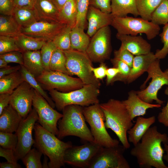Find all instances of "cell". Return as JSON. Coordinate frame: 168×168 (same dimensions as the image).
Segmentation results:
<instances>
[{
    "mask_svg": "<svg viewBox=\"0 0 168 168\" xmlns=\"http://www.w3.org/2000/svg\"><path fill=\"white\" fill-rule=\"evenodd\" d=\"M168 142L166 133L158 131L157 127H150L139 142L130 150L131 155L135 157L141 168H168L163 161L165 151L161 146Z\"/></svg>",
    "mask_w": 168,
    "mask_h": 168,
    "instance_id": "cell-1",
    "label": "cell"
},
{
    "mask_svg": "<svg viewBox=\"0 0 168 168\" xmlns=\"http://www.w3.org/2000/svg\"><path fill=\"white\" fill-rule=\"evenodd\" d=\"M35 143L34 146L49 159V168H60L65 163L64 157L65 152L72 146L70 141H62L55 135L48 131L36 123L34 128Z\"/></svg>",
    "mask_w": 168,
    "mask_h": 168,
    "instance_id": "cell-2",
    "label": "cell"
},
{
    "mask_svg": "<svg viewBox=\"0 0 168 168\" xmlns=\"http://www.w3.org/2000/svg\"><path fill=\"white\" fill-rule=\"evenodd\" d=\"M100 105L105 115L106 129L112 130L126 149L129 148L127 132L133 124L122 101L111 99Z\"/></svg>",
    "mask_w": 168,
    "mask_h": 168,
    "instance_id": "cell-3",
    "label": "cell"
},
{
    "mask_svg": "<svg viewBox=\"0 0 168 168\" xmlns=\"http://www.w3.org/2000/svg\"><path fill=\"white\" fill-rule=\"evenodd\" d=\"M83 108L79 105H70L63 109V117L58 123V132L57 136L58 138L61 139L68 136H73L79 138L84 143L94 142L86 123Z\"/></svg>",
    "mask_w": 168,
    "mask_h": 168,
    "instance_id": "cell-4",
    "label": "cell"
},
{
    "mask_svg": "<svg viewBox=\"0 0 168 168\" xmlns=\"http://www.w3.org/2000/svg\"><path fill=\"white\" fill-rule=\"evenodd\" d=\"M49 91L55 107L59 111L70 105L84 107L99 103V88L92 84H85L81 88L68 92H62L55 89Z\"/></svg>",
    "mask_w": 168,
    "mask_h": 168,
    "instance_id": "cell-5",
    "label": "cell"
},
{
    "mask_svg": "<svg viewBox=\"0 0 168 168\" xmlns=\"http://www.w3.org/2000/svg\"><path fill=\"white\" fill-rule=\"evenodd\" d=\"M83 113L86 121L90 127L95 143L106 147L119 144V141L112 138L107 131L105 124V115L99 103L83 107Z\"/></svg>",
    "mask_w": 168,
    "mask_h": 168,
    "instance_id": "cell-6",
    "label": "cell"
},
{
    "mask_svg": "<svg viewBox=\"0 0 168 168\" xmlns=\"http://www.w3.org/2000/svg\"><path fill=\"white\" fill-rule=\"evenodd\" d=\"M63 51L69 75L77 76L84 84H92L99 88L101 83L91 70L92 62L86 53L72 49Z\"/></svg>",
    "mask_w": 168,
    "mask_h": 168,
    "instance_id": "cell-7",
    "label": "cell"
},
{
    "mask_svg": "<svg viewBox=\"0 0 168 168\" xmlns=\"http://www.w3.org/2000/svg\"><path fill=\"white\" fill-rule=\"evenodd\" d=\"M119 34L137 35L140 33L144 34L147 39H154L159 34L160 28L159 25L150 21L142 18L125 16L113 17L111 24Z\"/></svg>",
    "mask_w": 168,
    "mask_h": 168,
    "instance_id": "cell-8",
    "label": "cell"
},
{
    "mask_svg": "<svg viewBox=\"0 0 168 168\" xmlns=\"http://www.w3.org/2000/svg\"><path fill=\"white\" fill-rule=\"evenodd\" d=\"M147 72L148 77L141 86V88H145L146 83L151 78L152 81L146 88L136 91V93L141 100L146 102L152 103L155 100L157 104L162 105L165 102L159 99L157 95L163 86L168 85V69L162 71L160 67V59L156 58L150 64Z\"/></svg>",
    "mask_w": 168,
    "mask_h": 168,
    "instance_id": "cell-9",
    "label": "cell"
},
{
    "mask_svg": "<svg viewBox=\"0 0 168 168\" xmlns=\"http://www.w3.org/2000/svg\"><path fill=\"white\" fill-rule=\"evenodd\" d=\"M35 78L43 88L48 91L55 89L62 92H68L81 88L85 85L79 78L50 70H44Z\"/></svg>",
    "mask_w": 168,
    "mask_h": 168,
    "instance_id": "cell-10",
    "label": "cell"
},
{
    "mask_svg": "<svg viewBox=\"0 0 168 168\" xmlns=\"http://www.w3.org/2000/svg\"><path fill=\"white\" fill-rule=\"evenodd\" d=\"M122 145L102 147L91 159L88 168H130L124 156L126 150Z\"/></svg>",
    "mask_w": 168,
    "mask_h": 168,
    "instance_id": "cell-11",
    "label": "cell"
},
{
    "mask_svg": "<svg viewBox=\"0 0 168 168\" xmlns=\"http://www.w3.org/2000/svg\"><path fill=\"white\" fill-rule=\"evenodd\" d=\"M38 117L37 112L33 108L26 117L23 119L16 132L18 141L14 151L16 159L18 161L31 149L35 143L32 137V132Z\"/></svg>",
    "mask_w": 168,
    "mask_h": 168,
    "instance_id": "cell-12",
    "label": "cell"
},
{
    "mask_svg": "<svg viewBox=\"0 0 168 168\" xmlns=\"http://www.w3.org/2000/svg\"><path fill=\"white\" fill-rule=\"evenodd\" d=\"M91 37L86 53L92 62L101 63L109 59L112 51L109 26L101 28Z\"/></svg>",
    "mask_w": 168,
    "mask_h": 168,
    "instance_id": "cell-13",
    "label": "cell"
},
{
    "mask_svg": "<svg viewBox=\"0 0 168 168\" xmlns=\"http://www.w3.org/2000/svg\"><path fill=\"white\" fill-rule=\"evenodd\" d=\"M33 106L38 117V122L44 128L57 135L58 129L57 124L63 114L54 110L46 100L35 90Z\"/></svg>",
    "mask_w": 168,
    "mask_h": 168,
    "instance_id": "cell-14",
    "label": "cell"
},
{
    "mask_svg": "<svg viewBox=\"0 0 168 168\" xmlns=\"http://www.w3.org/2000/svg\"><path fill=\"white\" fill-rule=\"evenodd\" d=\"M102 147L94 142H86L80 146H72L65 152V163L76 167L88 168L95 155Z\"/></svg>",
    "mask_w": 168,
    "mask_h": 168,
    "instance_id": "cell-15",
    "label": "cell"
},
{
    "mask_svg": "<svg viewBox=\"0 0 168 168\" xmlns=\"http://www.w3.org/2000/svg\"><path fill=\"white\" fill-rule=\"evenodd\" d=\"M67 26L61 22L39 21L21 28L22 33L44 41H52Z\"/></svg>",
    "mask_w": 168,
    "mask_h": 168,
    "instance_id": "cell-16",
    "label": "cell"
},
{
    "mask_svg": "<svg viewBox=\"0 0 168 168\" xmlns=\"http://www.w3.org/2000/svg\"><path fill=\"white\" fill-rule=\"evenodd\" d=\"M34 93L35 90L24 81L11 94L10 104L23 119L26 117L32 109Z\"/></svg>",
    "mask_w": 168,
    "mask_h": 168,
    "instance_id": "cell-17",
    "label": "cell"
},
{
    "mask_svg": "<svg viewBox=\"0 0 168 168\" xmlns=\"http://www.w3.org/2000/svg\"><path fill=\"white\" fill-rule=\"evenodd\" d=\"M113 17L110 13L101 11L89 6L86 15L88 22L87 34L90 37L101 28L111 25Z\"/></svg>",
    "mask_w": 168,
    "mask_h": 168,
    "instance_id": "cell-18",
    "label": "cell"
},
{
    "mask_svg": "<svg viewBox=\"0 0 168 168\" xmlns=\"http://www.w3.org/2000/svg\"><path fill=\"white\" fill-rule=\"evenodd\" d=\"M116 37L121 42L120 46L127 49L133 55L144 54L151 52L150 44L140 36L117 33Z\"/></svg>",
    "mask_w": 168,
    "mask_h": 168,
    "instance_id": "cell-19",
    "label": "cell"
},
{
    "mask_svg": "<svg viewBox=\"0 0 168 168\" xmlns=\"http://www.w3.org/2000/svg\"><path fill=\"white\" fill-rule=\"evenodd\" d=\"M128 95V99L122 101L132 120L136 117L144 115L148 109L158 108L161 106L159 104H153L144 101L139 97L135 91H129Z\"/></svg>",
    "mask_w": 168,
    "mask_h": 168,
    "instance_id": "cell-20",
    "label": "cell"
},
{
    "mask_svg": "<svg viewBox=\"0 0 168 168\" xmlns=\"http://www.w3.org/2000/svg\"><path fill=\"white\" fill-rule=\"evenodd\" d=\"M156 58L151 52L134 57L132 66L126 82L130 83L147 72L151 63Z\"/></svg>",
    "mask_w": 168,
    "mask_h": 168,
    "instance_id": "cell-21",
    "label": "cell"
},
{
    "mask_svg": "<svg viewBox=\"0 0 168 168\" xmlns=\"http://www.w3.org/2000/svg\"><path fill=\"white\" fill-rule=\"evenodd\" d=\"M23 119L9 104L0 114V131L11 133L16 132Z\"/></svg>",
    "mask_w": 168,
    "mask_h": 168,
    "instance_id": "cell-22",
    "label": "cell"
},
{
    "mask_svg": "<svg viewBox=\"0 0 168 168\" xmlns=\"http://www.w3.org/2000/svg\"><path fill=\"white\" fill-rule=\"evenodd\" d=\"M34 8L39 21L61 22L59 10L51 0H36Z\"/></svg>",
    "mask_w": 168,
    "mask_h": 168,
    "instance_id": "cell-23",
    "label": "cell"
},
{
    "mask_svg": "<svg viewBox=\"0 0 168 168\" xmlns=\"http://www.w3.org/2000/svg\"><path fill=\"white\" fill-rule=\"evenodd\" d=\"M155 121V116L148 118L138 116L134 126L127 132L128 142L132 143L134 146L136 145L140 142L143 135Z\"/></svg>",
    "mask_w": 168,
    "mask_h": 168,
    "instance_id": "cell-24",
    "label": "cell"
},
{
    "mask_svg": "<svg viewBox=\"0 0 168 168\" xmlns=\"http://www.w3.org/2000/svg\"><path fill=\"white\" fill-rule=\"evenodd\" d=\"M23 66L35 78L40 75L45 70L40 50L22 52Z\"/></svg>",
    "mask_w": 168,
    "mask_h": 168,
    "instance_id": "cell-25",
    "label": "cell"
},
{
    "mask_svg": "<svg viewBox=\"0 0 168 168\" xmlns=\"http://www.w3.org/2000/svg\"><path fill=\"white\" fill-rule=\"evenodd\" d=\"M110 14L113 17L139 16L135 0H111Z\"/></svg>",
    "mask_w": 168,
    "mask_h": 168,
    "instance_id": "cell-26",
    "label": "cell"
},
{
    "mask_svg": "<svg viewBox=\"0 0 168 168\" xmlns=\"http://www.w3.org/2000/svg\"><path fill=\"white\" fill-rule=\"evenodd\" d=\"M84 30L76 26L72 28L70 32L71 49L86 53L90 39Z\"/></svg>",
    "mask_w": 168,
    "mask_h": 168,
    "instance_id": "cell-27",
    "label": "cell"
},
{
    "mask_svg": "<svg viewBox=\"0 0 168 168\" xmlns=\"http://www.w3.org/2000/svg\"><path fill=\"white\" fill-rule=\"evenodd\" d=\"M12 16L21 27L39 21L34 7H15Z\"/></svg>",
    "mask_w": 168,
    "mask_h": 168,
    "instance_id": "cell-28",
    "label": "cell"
},
{
    "mask_svg": "<svg viewBox=\"0 0 168 168\" xmlns=\"http://www.w3.org/2000/svg\"><path fill=\"white\" fill-rule=\"evenodd\" d=\"M21 27L12 16L0 15V35L16 37L21 34Z\"/></svg>",
    "mask_w": 168,
    "mask_h": 168,
    "instance_id": "cell-29",
    "label": "cell"
},
{
    "mask_svg": "<svg viewBox=\"0 0 168 168\" xmlns=\"http://www.w3.org/2000/svg\"><path fill=\"white\" fill-rule=\"evenodd\" d=\"M77 16L76 0H68L59 11L60 22L72 28L76 24Z\"/></svg>",
    "mask_w": 168,
    "mask_h": 168,
    "instance_id": "cell-30",
    "label": "cell"
},
{
    "mask_svg": "<svg viewBox=\"0 0 168 168\" xmlns=\"http://www.w3.org/2000/svg\"><path fill=\"white\" fill-rule=\"evenodd\" d=\"M24 81L20 70L0 78V94H12Z\"/></svg>",
    "mask_w": 168,
    "mask_h": 168,
    "instance_id": "cell-31",
    "label": "cell"
},
{
    "mask_svg": "<svg viewBox=\"0 0 168 168\" xmlns=\"http://www.w3.org/2000/svg\"><path fill=\"white\" fill-rule=\"evenodd\" d=\"M15 38L20 51L22 52L40 50L45 42L22 33Z\"/></svg>",
    "mask_w": 168,
    "mask_h": 168,
    "instance_id": "cell-32",
    "label": "cell"
},
{
    "mask_svg": "<svg viewBox=\"0 0 168 168\" xmlns=\"http://www.w3.org/2000/svg\"><path fill=\"white\" fill-rule=\"evenodd\" d=\"M19 70L23 76L24 81L28 82L35 90L42 96L54 108L55 107L54 101L49 96L35 77L23 65H21Z\"/></svg>",
    "mask_w": 168,
    "mask_h": 168,
    "instance_id": "cell-33",
    "label": "cell"
},
{
    "mask_svg": "<svg viewBox=\"0 0 168 168\" xmlns=\"http://www.w3.org/2000/svg\"><path fill=\"white\" fill-rule=\"evenodd\" d=\"M139 15L150 21L152 13L163 0H135Z\"/></svg>",
    "mask_w": 168,
    "mask_h": 168,
    "instance_id": "cell-34",
    "label": "cell"
},
{
    "mask_svg": "<svg viewBox=\"0 0 168 168\" xmlns=\"http://www.w3.org/2000/svg\"><path fill=\"white\" fill-rule=\"evenodd\" d=\"M66 59L63 50L57 48L54 51L49 64L50 70L59 72L69 75L66 66Z\"/></svg>",
    "mask_w": 168,
    "mask_h": 168,
    "instance_id": "cell-35",
    "label": "cell"
},
{
    "mask_svg": "<svg viewBox=\"0 0 168 168\" xmlns=\"http://www.w3.org/2000/svg\"><path fill=\"white\" fill-rule=\"evenodd\" d=\"M150 21L158 25H165L168 23V0H163L154 10Z\"/></svg>",
    "mask_w": 168,
    "mask_h": 168,
    "instance_id": "cell-36",
    "label": "cell"
},
{
    "mask_svg": "<svg viewBox=\"0 0 168 168\" xmlns=\"http://www.w3.org/2000/svg\"><path fill=\"white\" fill-rule=\"evenodd\" d=\"M43 153L37 148L31 149L21 159L26 168H42Z\"/></svg>",
    "mask_w": 168,
    "mask_h": 168,
    "instance_id": "cell-37",
    "label": "cell"
},
{
    "mask_svg": "<svg viewBox=\"0 0 168 168\" xmlns=\"http://www.w3.org/2000/svg\"><path fill=\"white\" fill-rule=\"evenodd\" d=\"M72 28L67 26L52 40L57 48L63 51L71 49L70 32Z\"/></svg>",
    "mask_w": 168,
    "mask_h": 168,
    "instance_id": "cell-38",
    "label": "cell"
},
{
    "mask_svg": "<svg viewBox=\"0 0 168 168\" xmlns=\"http://www.w3.org/2000/svg\"><path fill=\"white\" fill-rule=\"evenodd\" d=\"M76 2L77 16L75 26L85 29L87 23L86 15L90 6V0H76Z\"/></svg>",
    "mask_w": 168,
    "mask_h": 168,
    "instance_id": "cell-39",
    "label": "cell"
},
{
    "mask_svg": "<svg viewBox=\"0 0 168 168\" xmlns=\"http://www.w3.org/2000/svg\"><path fill=\"white\" fill-rule=\"evenodd\" d=\"M110 61L113 67L117 68L119 71V73L113 79L112 83L117 81L126 82L131 68L127 64L119 59L114 58L111 59Z\"/></svg>",
    "mask_w": 168,
    "mask_h": 168,
    "instance_id": "cell-40",
    "label": "cell"
},
{
    "mask_svg": "<svg viewBox=\"0 0 168 168\" xmlns=\"http://www.w3.org/2000/svg\"><path fill=\"white\" fill-rule=\"evenodd\" d=\"M57 48L53 41L45 42L40 51L42 62L45 70H49V64L53 54Z\"/></svg>",
    "mask_w": 168,
    "mask_h": 168,
    "instance_id": "cell-41",
    "label": "cell"
},
{
    "mask_svg": "<svg viewBox=\"0 0 168 168\" xmlns=\"http://www.w3.org/2000/svg\"><path fill=\"white\" fill-rule=\"evenodd\" d=\"M18 141L16 134L0 132V145L3 148L15 150Z\"/></svg>",
    "mask_w": 168,
    "mask_h": 168,
    "instance_id": "cell-42",
    "label": "cell"
},
{
    "mask_svg": "<svg viewBox=\"0 0 168 168\" xmlns=\"http://www.w3.org/2000/svg\"><path fill=\"white\" fill-rule=\"evenodd\" d=\"M19 51L15 37L0 35V54Z\"/></svg>",
    "mask_w": 168,
    "mask_h": 168,
    "instance_id": "cell-43",
    "label": "cell"
},
{
    "mask_svg": "<svg viewBox=\"0 0 168 168\" xmlns=\"http://www.w3.org/2000/svg\"><path fill=\"white\" fill-rule=\"evenodd\" d=\"M160 36L163 46L161 49H157L155 54L156 58L160 60L165 58L168 54V23L164 25Z\"/></svg>",
    "mask_w": 168,
    "mask_h": 168,
    "instance_id": "cell-44",
    "label": "cell"
},
{
    "mask_svg": "<svg viewBox=\"0 0 168 168\" xmlns=\"http://www.w3.org/2000/svg\"><path fill=\"white\" fill-rule=\"evenodd\" d=\"M0 58L4 60L8 63H13L21 65L24 64L23 54L19 51H12L0 54Z\"/></svg>",
    "mask_w": 168,
    "mask_h": 168,
    "instance_id": "cell-45",
    "label": "cell"
},
{
    "mask_svg": "<svg viewBox=\"0 0 168 168\" xmlns=\"http://www.w3.org/2000/svg\"><path fill=\"white\" fill-rule=\"evenodd\" d=\"M134 57L128 50L121 46L119 49L115 50L114 52V58L124 62L131 68Z\"/></svg>",
    "mask_w": 168,
    "mask_h": 168,
    "instance_id": "cell-46",
    "label": "cell"
},
{
    "mask_svg": "<svg viewBox=\"0 0 168 168\" xmlns=\"http://www.w3.org/2000/svg\"><path fill=\"white\" fill-rule=\"evenodd\" d=\"M111 0H90V6L107 13H111Z\"/></svg>",
    "mask_w": 168,
    "mask_h": 168,
    "instance_id": "cell-47",
    "label": "cell"
},
{
    "mask_svg": "<svg viewBox=\"0 0 168 168\" xmlns=\"http://www.w3.org/2000/svg\"><path fill=\"white\" fill-rule=\"evenodd\" d=\"M15 7L13 0H0V14L12 16Z\"/></svg>",
    "mask_w": 168,
    "mask_h": 168,
    "instance_id": "cell-48",
    "label": "cell"
},
{
    "mask_svg": "<svg viewBox=\"0 0 168 168\" xmlns=\"http://www.w3.org/2000/svg\"><path fill=\"white\" fill-rule=\"evenodd\" d=\"M165 93L168 96V87L165 90ZM157 119L159 123L168 128V99L166 105L162 108L159 113Z\"/></svg>",
    "mask_w": 168,
    "mask_h": 168,
    "instance_id": "cell-49",
    "label": "cell"
},
{
    "mask_svg": "<svg viewBox=\"0 0 168 168\" xmlns=\"http://www.w3.org/2000/svg\"><path fill=\"white\" fill-rule=\"evenodd\" d=\"M107 68L104 62H102L98 67L95 68L92 66L91 70L97 79L102 80L106 76Z\"/></svg>",
    "mask_w": 168,
    "mask_h": 168,
    "instance_id": "cell-50",
    "label": "cell"
},
{
    "mask_svg": "<svg viewBox=\"0 0 168 168\" xmlns=\"http://www.w3.org/2000/svg\"><path fill=\"white\" fill-rule=\"evenodd\" d=\"M0 156L4 158L8 162L17 163L14 155V150L0 147Z\"/></svg>",
    "mask_w": 168,
    "mask_h": 168,
    "instance_id": "cell-51",
    "label": "cell"
},
{
    "mask_svg": "<svg viewBox=\"0 0 168 168\" xmlns=\"http://www.w3.org/2000/svg\"><path fill=\"white\" fill-rule=\"evenodd\" d=\"M11 94H0V114L3 110L10 104Z\"/></svg>",
    "mask_w": 168,
    "mask_h": 168,
    "instance_id": "cell-52",
    "label": "cell"
},
{
    "mask_svg": "<svg viewBox=\"0 0 168 168\" xmlns=\"http://www.w3.org/2000/svg\"><path fill=\"white\" fill-rule=\"evenodd\" d=\"M119 72V70L117 68L114 67L107 68L106 71V85L112 84L113 80Z\"/></svg>",
    "mask_w": 168,
    "mask_h": 168,
    "instance_id": "cell-53",
    "label": "cell"
},
{
    "mask_svg": "<svg viewBox=\"0 0 168 168\" xmlns=\"http://www.w3.org/2000/svg\"><path fill=\"white\" fill-rule=\"evenodd\" d=\"M36 0H13L15 7L33 8Z\"/></svg>",
    "mask_w": 168,
    "mask_h": 168,
    "instance_id": "cell-54",
    "label": "cell"
},
{
    "mask_svg": "<svg viewBox=\"0 0 168 168\" xmlns=\"http://www.w3.org/2000/svg\"><path fill=\"white\" fill-rule=\"evenodd\" d=\"M21 68V65L11 66L8 65L7 67L1 68L0 69V78L19 71Z\"/></svg>",
    "mask_w": 168,
    "mask_h": 168,
    "instance_id": "cell-55",
    "label": "cell"
},
{
    "mask_svg": "<svg viewBox=\"0 0 168 168\" xmlns=\"http://www.w3.org/2000/svg\"><path fill=\"white\" fill-rule=\"evenodd\" d=\"M0 168H21V166L17 163H13L7 162H2L0 163Z\"/></svg>",
    "mask_w": 168,
    "mask_h": 168,
    "instance_id": "cell-56",
    "label": "cell"
},
{
    "mask_svg": "<svg viewBox=\"0 0 168 168\" xmlns=\"http://www.w3.org/2000/svg\"><path fill=\"white\" fill-rule=\"evenodd\" d=\"M68 0H51L59 11Z\"/></svg>",
    "mask_w": 168,
    "mask_h": 168,
    "instance_id": "cell-57",
    "label": "cell"
},
{
    "mask_svg": "<svg viewBox=\"0 0 168 168\" xmlns=\"http://www.w3.org/2000/svg\"><path fill=\"white\" fill-rule=\"evenodd\" d=\"M164 150L166 152V153L163 155V159L168 163V142L163 144Z\"/></svg>",
    "mask_w": 168,
    "mask_h": 168,
    "instance_id": "cell-58",
    "label": "cell"
},
{
    "mask_svg": "<svg viewBox=\"0 0 168 168\" xmlns=\"http://www.w3.org/2000/svg\"><path fill=\"white\" fill-rule=\"evenodd\" d=\"M44 158L43 160V162L42 165V168H49L48 166V160L49 158L47 156L44 155Z\"/></svg>",
    "mask_w": 168,
    "mask_h": 168,
    "instance_id": "cell-59",
    "label": "cell"
},
{
    "mask_svg": "<svg viewBox=\"0 0 168 168\" xmlns=\"http://www.w3.org/2000/svg\"><path fill=\"white\" fill-rule=\"evenodd\" d=\"M8 63L3 59L0 58V68H3L7 67Z\"/></svg>",
    "mask_w": 168,
    "mask_h": 168,
    "instance_id": "cell-60",
    "label": "cell"
},
{
    "mask_svg": "<svg viewBox=\"0 0 168 168\" xmlns=\"http://www.w3.org/2000/svg\"></svg>",
    "mask_w": 168,
    "mask_h": 168,
    "instance_id": "cell-61",
    "label": "cell"
}]
</instances>
